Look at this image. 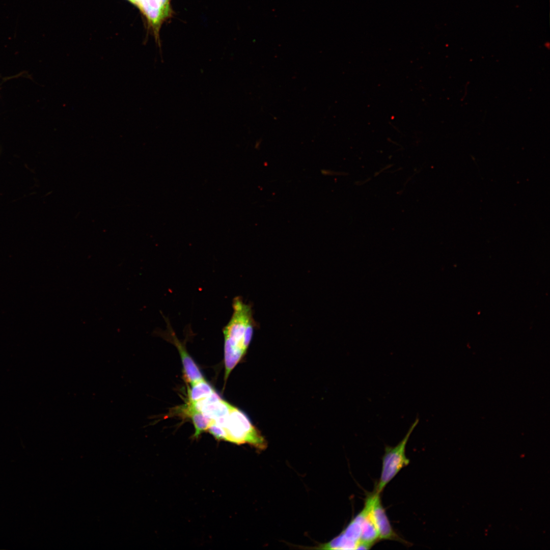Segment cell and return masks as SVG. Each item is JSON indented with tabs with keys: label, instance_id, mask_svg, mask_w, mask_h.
<instances>
[{
	"label": "cell",
	"instance_id": "8fae6325",
	"mask_svg": "<svg viewBox=\"0 0 550 550\" xmlns=\"http://www.w3.org/2000/svg\"><path fill=\"white\" fill-rule=\"evenodd\" d=\"M207 430L217 439L225 441L226 435L224 428L214 421L212 420Z\"/></svg>",
	"mask_w": 550,
	"mask_h": 550
},
{
	"label": "cell",
	"instance_id": "30bf717a",
	"mask_svg": "<svg viewBox=\"0 0 550 550\" xmlns=\"http://www.w3.org/2000/svg\"><path fill=\"white\" fill-rule=\"evenodd\" d=\"M191 385V388L188 393L190 403H193L202 400L215 392L204 379Z\"/></svg>",
	"mask_w": 550,
	"mask_h": 550
},
{
	"label": "cell",
	"instance_id": "8992f818",
	"mask_svg": "<svg viewBox=\"0 0 550 550\" xmlns=\"http://www.w3.org/2000/svg\"><path fill=\"white\" fill-rule=\"evenodd\" d=\"M164 318L167 323V329L161 333V335L164 339L173 343L177 347L181 356L185 379L191 384L204 379L202 374L188 353L184 345L177 337L170 321L165 317Z\"/></svg>",
	"mask_w": 550,
	"mask_h": 550
},
{
	"label": "cell",
	"instance_id": "ba28073f",
	"mask_svg": "<svg viewBox=\"0 0 550 550\" xmlns=\"http://www.w3.org/2000/svg\"><path fill=\"white\" fill-rule=\"evenodd\" d=\"M138 5L157 31L170 12V0H141Z\"/></svg>",
	"mask_w": 550,
	"mask_h": 550
},
{
	"label": "cell",
	"instance_id": "7a4b0ae2",
	"mask_svg": "<svg viewBox=\"0 0 550 550\" xmlns=\"http://www.w3.org/2000/svg\"><path fill=\"white\" fill-rule=\"evenodd\" d=\"M379 540L377 531L364 507L337 536L319 545L321 549H369Z\"/></svg>",
	"mask_w": 550,
	"mask_h": 550
},
{
	"label": "cell",
	"instance_id": "5b68a950",
	"mask_svg": "<svg viewBox=\"0 0 550 550\" xmlns=\"http://www.w3.org/2000/svg\"><path fill=\"white\" fill-rule=\"evenodd\" d=\"M380 494L376 489L369 493L364 507L377 531L379 540L404 541L393 529L382 505Z\"/></svg>",
	"mask_w": 550,
	"mask_h": 550
},
{
	"label": "cell",
	"instance_id": "3957f363",
	"mask_svg": "<svg viewBox=\"0 0 550 550\" xmlns=\"http://www.w3.org/2000/svg\"><path fill=\"white\" fill-rule=\"evenodd\" d=\"M223 427L226 432V441L237 445L248 444L258 451L267 448V442L261 432L245 414L233 406Z\"/></svg>",
	"mask_w": 550,
	"mask_h": 550
},
{
	"label": "cell",
	"instance_id": "52a82bcc",
	"mask_svg": "<svg viewBox=\"0 0 550 550\" xmlns=\"http://www.w3.org/2000/svg\"><path fill=\"white\" fill-rule=\"evenodd\" d=\"M190 403L197 410L222 427L233 406L222 399L215 392L202 400Z\"/></svg>",
	"mask_w": 550,
	"mask_h": 550
},
{
	"label": "cell",
	"instance_id": "9c48e42d",
	"mask_svg": "<svg viewBox=\"0 0 550 550\" xmlns=\"http://www.w3.org/2000/svg\"><path fill=\"white\" fill-rule=\"evenodd\" d=\"M186 415L191 419L195 428L194 435L197 437L200 434L207 430L212 420L197 410L190 403H188L185 410Z\"/></svg>",
	"mask_w": 550,
	"mask_h": 550
},
{
	"label": "cell",
	"instance_id": "277c9868",
	"mask_svg": "<svg viewBox=\"0 0 550 550\" xmlns=\"http://www.w3.org/2000/svg\"><path fill=\"white\" fill-rule=\"evenodd\" d=\"M417 418L412 424L404 438L395 447L386 446L382 459V467L378 483L375 489L381 493L388 484L402 469L409 463L405 449L410 435L419 423Z\"/></svg>",
	"mask_w": 550,
	"mask_h": 550
},
{
	"label": "cell",
	"instance_id": "6da1fadb",
	"mask_svg": "<svg viewBox=\"0 0 550 550\" xmlns=\"http://www.w3.org/2000/svg\"><path fill=\"white\" fill-rule=\"evenodd\" d=\"M232 308V316L223 329L225 379L245 353L256 326L252 307L241 297L234 298Z\"/></svg>",
	"mask_w": 550,
	"mask_h": 550
}]
</instances>
